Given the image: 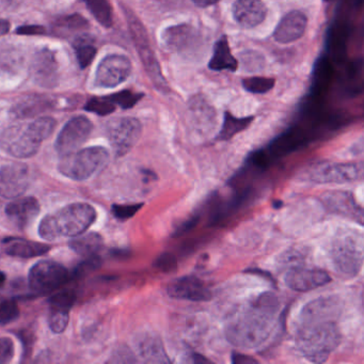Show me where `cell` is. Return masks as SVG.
<instances>
[{
	"label": "cell",
	"instance_id": "obj_1",
	"mask_svg": "<svg viewBox=\"0 0 364 364\" xmlns=\"http://www.w3.org/2000/svg\"><path fill=\"white\" fill-rule=\"evenodd\" d=\"M97 220V210L90 204L73 203L46 215L39 225V235L48 242L75 237L85 233Z\"/></svg>",
	"mask_w": 364,
	"mask_h": 364
},
{
	"label": "cell",
	"instance_id": "obj_2",
	"mask_svg": "<svg viewBox=\"0 0 364 364\" xmlns=\"http://www.w3.org/2000/svg\"><path fill=\"white\" fill-rule=\"evenodd\" d=\"M55 127L56 121L50 117L12 125L0 135V146L16 159H29L37 154L42 142L52 135Z\"/></svg>",
	"mask_w": 364,
	"mask_h": 364
},
{
	"label": "cell",
	"instance_id": "obj_3",
	"mask_svg": "<svg viewBox=\"0 0 364 364\" xmlns=\"http://www.w3.org/2000/svg\"><path fill=\"white\" fill-rule=\"evenodd\" d=\"M274 312L253 306L234 317L225 326L227 340L242 349H255L262 346L274 329Z\"/></svg>",
	"mask_w": 364,
	"mask_h": 364
},
{
	"label": "cell",
	"instance_id": "obj_4",
	"mask_svg": "<svg viewBox=\"0 0 364 364\" xmlns=\"http://www.w3.org/2000/svg\"><path fill=\"white\" fill-rule=\"evenodd\" d=\"M341 342L336 321H321L300 325L296 344L300 353L312 363H323Z\"/></svg>",
	"mask_w": 364,
	"mask_h": 364
},
{
	"label": "cell",
	"instance_id": "obj_5",
	"mask_svg": "<svg viewBox=\"0 0 364 364\" xmlns=\"http://www.w3.org/2000/svg\"><path fill=\"white\" fill-rule=\"evenodd\" d=\"M109 161V153L103 146H90L63 156L59 163V172L73 181L90 178L95 172L105 167Z\"/></svg>",
	"mask_w": 364,
	"mask_h": 364
},
{
	"label": "cell",
	"instance_id": "obj_6",
	"mask_svg": "<svg viewBox=\"0 0 364 364\" xmlns=\"http://www.w3.org/2000/svg\"><path fill=\"white\" fill-rule=\"evenodd\" d=\"M330 257L338 272L346 277H355L363 262L361 240L348 234L338 236L332 242Z\"/></svg>",
	"mask_w": 364,
	"mask_h": 364
},
{
	"label": "cell",
	"instance_id": "obj_7",
	"mask_svg": "<svg viewBox=\"0 0 364 364\" xmlns=\"http://www.w3.org/2000/svg\"><path fill=\"white\" fill-rule=\"evenodd\" d=\"M71 276V272L63 264L41 261L33 265L29 272V287L37 293H48L67 284Z\"/></svg>",
	"mask_w": 364,
	"mask_h": 364
},
{
	"label": "cell",
	"instance_id": "obj_8",
	"mask_svg": "<svg viewBox=\"0 0 364 364\" xmlns=\"http://www.w3.org/2000/svg\"><path fill=\"white\" fill-rule=\"evenodd\" d=\"M127 16L132 37H133V40L135 41L136 48H137L138 52H139L140 58H141L142 63H144L149 76H150L153 84L156 86V88L166 92L168 89L167 82H166L165 78H164L163 74H161V67H159L154 52H153L152 48H151L150 43H149L148 35H146L144 26L133 14L127 12Z\"/></svg>",
	"mask_w": 364,
	"mask_h": 364
},
{
	"label": "cell",
	"instance_id": "obj_9",
	"mask_svg": "<svg viewBox=\"0 0 364 364\" xmlns=\"http://www.w3.org/2000/svg\"><path fill=\"white\" fill-rule=\"evenodd\" d=\"M141 123L135 118L114 119L107 125V137L117 156H124L141 136Z\"/></svg>",
	"mask_w": 364,
	"mask_h": 364
},
{
	"label": "cell",
	"instance_id": "obj_10",
	"mask_svg": "<svg viewBox=\"0 0 364 364\" xmlns=\"http://www.w3.org/2000/svg\"><path fill=\"white\" fill-rule=\"evenodd\" d=\"M93 124L84 116L71 119L63 127L56 140L57 153L61 157L76 152L92 133Z\"/></svg>",
	"mask_w": 364,
	"mask_h": 364
},
{
	"label": "cell",
	"instance_id": "obj_11",
	"mask_svg": "<svg viewBox=\"0 0 364 364\" xmlns=\"http://www.w3.org/2000/svg\"><path fill=\"white\" fill-rule=\"evenodd\" d=\"M362 174V164H321L311 170L310 178L321 184H343L360 180Z\"/></svg>",
	"mask_w": 364,
	"mask_h": 364
},
{
	"label": "cell",
	"instance_id": "obj_12",
	"mask_svg": "<svg viewBox=\"0 0 364 364\" xmlns=\"http://www.w3.org/2000/svg\"><path fill=\"white\" fill-rule=\"evenodd\" d=\"M132 73V63L123 55H110L102 60L95 75V85L114 88L124 82Z\"/></svg>",
	"mask_w": 364,
	"mask_h": 364
},
{
	"label": "cell",
	"instance_id": "obj_13",
	"mask_svg": "<svg viewBox=\"0 0 364 364\" xmlns=\"http://www.w3.org/2000/svg\"><path fill=\"white\" fill-rule=\"evenodd\" d=\"M31 184L28 166L8 164L0 168V196L6 199H16L26 193Z\"/></svg>",
	"mask_w": 364,
	"mask_h": 364
},
{
	"label": "cell",
	"instance_id": "obj_14",
	"mask_svg": "<svg viewBox=\"0 0 364 364\" xmlns=\"http://www.w3.org/2000/svg\"><path fill=\"white\" fill-rule=\"evenodd\" d=\"M33 82L43 88H56L59 84V65L56 54L48 48L38 50L31 63Z\"/></svg>",
	"mask_w": 364,
	"mask_h": 364
},
{
	"label": "cell",
	"instance_id": "obj_15",
	"mask_svg": "<svg viewBox=\"0 0 364 364\" xmlns=\"http://www.w3.org/2000/svg\"><path fill=\"white\" fill-rule=\"evenodd\" d=\"M343 304L336 296H325L309 302L300 314V325L321 321H336L342 312Z\"/></svg>",
	"mask_w": 364,
	"mask_h": 364
},
{
	"label": "cell",
	"instance_id": "obj_16",
	"mask_svg": "<svg viewBox=\"0 0 364 364\" xmlns=\"http://www.w3.org/2000/svg\"><path fill=\"white\" fill-rule=\"evenodd\" d=\"M331 281L329 274L319 268L294 267L287 272L285 283L296 291H310Z\"/></svg>",
	"mask_w": 364,
	"mask_h": 364
},
{
	"label": "cell",
	"instance_id": "obj_17",
	"mask_svg": "<svg viewBox=\"0 0 364 364\" xmlns=\"http://www.w3.org/2000/svg\"><path fill=\"white\" fill-rule=\"evenodd\" d=\"M167 293L170 297L189 301H208L213 297L212 291L203 281L193 276L183 277L174 281L168 285Z\"/></svg>",
	"mask_w": 364,
	"mask_h": 364
},
{
	"label": "cell",
	"instance_id": "obj_18",
	"mask_svg": "<svg viewBox=\"0 0 364 364\" xmlns=\"http://www.w3.org/2000/svg\"><path fill=\"white\" fill-rule=\"evenodd\" d=\"M267 8L262 0H236L233 5L234 20L245 28H252L265 20Z\"/></svg>",
	"mask_w": 364,
	"mask_h": 364
},
{
	"label": "cell",
	"instance_id": "obj_19",
	"mask_svg": "<svg viewBox=\"0 0 364 364\" xmlns=\"http://www.w3.org/2000/svg\"><path fill=\"white\" fill-rule=\"evenodd\" d=\"M308 20L301 11L289 12L281 20L274 33V38L281 44L297 41L306 31Z\"/></svg>",
	"mask_w": 364,
	"mask_h": 364
},
{
	"label": "cell",
	"instance_id": "obj_20",
	"mask_svg": "<svg viewBox=\"0 0 364 364\" xmlns=\"http://www.w3.org/2000/svg\"><path fill=\"white\" fill-rule=\"evenodd\" d=\"M198 33L193 26L183 24L171 26L161 33V44L166 50L172 53L184 52L188 50L197 39Z\"/></svg>",
	"mask_w": 364,
	"mask_h": 364
},
{
	"label": "cell",
	"instance_id": "obj_21",
	"mask_svg": "<svg viewBox=\"0 0 364 364\" xmlns=\"http://www.w3.org/2000/svg\"><path fill=\"white\" fill-rule=\"evenodd\" d=\"M50 250V246L33 242V240H23V238H6L1 242V251L8 257H18V259H33L41 257Z\"/></svg>",
	"mask_w": 364,
	"mask_h": 364
},
{
	"label": "cell",
	"instance_id": "obj_22",
	"mask_svg": "<svg viewBox=\"0 0 364 364\" xmlns=\"http://www.w3.org/2000/svg\"><path fill=\"white\" fill-rule=\"evenodd\" d=\"M40 204L36 198L27 197L8 204L6 215L18 228H26L39 215Z\"/></svg>",
	"mask_w": 364,
	"mask_h": 364
},
{
	"label": "cell",
	"instance_id": "obj_23",
	"mask_svg": "<svg viewBox=\"0 0 364 364\" xmlns=\"http://www.w3.org/2000/svg\"><path fill=\"white\" fill-rule=\"evenodd\" d=\"M136 350L146 363H170L161 338L152 333H144L136 340Z\"/></svg>",
	"mask_w": 364,
	"mask_h": 364
},
{
	"label": "cell",
	"instance_id": "obj_24",
	"mask_svg": "<svg viewBox=\"0 0 364 364\" xmlns=\"http://www.w3.org/2000/svg\"><path fill=\"white\" fill-rule=\"evenodd\" d=\"M325 203L327 204L329 210L340 213L345 216L353 217L355 220H359L362 225L363 212H362V208L355 203V199L350 193H343V191L329 193V195L325 197Z\"/></svg>",
	"mask_w": 364,
	"mask_h": 364
},
{
	"label": "cell",
	"instance_id": "obj_25",
	"mask_svg": "<svg viewBox=\"0 0 364 364\" xmlns=\"http://www.w3.org/2000/svg\"><path fill=\"white\" fill-rule=\"evenodd\" d=\"M304 137L300 132L291 131L277 138L267 150L264 151L269 161L280 159L297 150L304 144Z\"/></svg>",
	"mask_w": 364,
	"mask_h": 364
},
{
	"label": "cell",
	"instance_id": "obj_26",
	"mask_svg": "<svg viewBox=\"0 0 364 364\" xmlns=\"http://www.w3.org/2000/svg\"><path fill=\"white\" fill-rule=\"evenodd\" d=\"M237 60L234 58L230 50L227 37H223L214 46V54L208 63V68L213 71H231L237 70Z\"/></svg>",
	"mask_w": 364,
	"mask_h": 364
},
{
	"label": "cell",
	"instance_id": "obj_27",
	"mask_svg": "<svg viewBox=\"0 0 364 364\" xmlns=\"http://www.w3.org/2000/svg\"><path fill=\"white\" fill-rule=\"evenodd\" d=\"M69 245L70 248L75 251L77 255L88 257L99 255L100 251L103 248L104 242L99 233L91 232V233H82L75 236Z\"/></svg>",
	"mask_w": 364,
	"mask_h": 364
},
{
	"label": "cell",
	"instance_id": "obj_28",
	"mask_svg": "<svg viewBox=\"0 0 364 364\" xmlns=\"http://www.w3.org/2000/svg\"><path fill=\"white\" fill-rule=\"evenodd\" d=\"M52 106V102L44 97H29L14 106V112L18 118H28L40 114Z\"/></svg>",
	"mask_w": 364,
	"mask_h": 364
},
{
	"label": "cell",
	"instance_id": "obj_29",
	"mask_svg": "<svg viewBox=\"0 0 364 364\" xmlns=\"http://www.w3.org/2000/svg\"><path fill=\"white\" fill-rule=\"evenodd\" d=\"M252 120V117L236 118L230 112H225V120H223V127H221L220 133L218 135V140L227 141V140L232 139L236 134L246 129L251 124Z\"/></svg>",
	"mask_w": 364,
	"mask_h": 364
},
{
	"label": "cell",
	"instance_id": "obj_30",
	"mask_svg": "<svg viewBox=\"0 0 364 364\" xmlns=\"http://www.w3.org/2000/svg\"><path fill=\"white\" fill-rule=\"evenodd\" d=\"M73 46L80 68L85 69L90 65L97 55V48L93 44V40L88 36H84V37L77 38L74 41Z\"/></svg>",
	"mask_w": 364,
	"mask_h": 364
},
{
	"label": "cell",
	"instance_id": "obj_31",
	"mask_svg": "<svg viewBox=\"0 0 364 364\" xmlns=\"http://www.w3.org/2000/svg\"><path fill=\"white\" fill-rule=\"evenodd\" d=\"M23 54L16 46H0V68L6 71H18L23 65Z\"/></svg>",
	"mask_w": 364,
	"mask_h": 364
},
{
	"label": "cell",
	"instance_id": "obj_32",
	"mask_svg": "<svg viewBox=\"0 0 364 364\" xmlns=\"http://www.w3.org/2000/svg\"><path fill=\"white\" fill-rule=\"evenodd\" d=\"M87 7L102 26L109 28L112 25V6L108 0H85Z\"/></svg>",
	"mask_w": 364,
	"mask_h": 364
},
{
	"label": "cell",
	"instance_id": "obj_33",
	"mask_svg": "<svg viewBox=\"0 0 364 364\" xmlns=\"http://www.w3.org/2000/svg\"><path fill=\"white\" fill-rule=\"evenodd\" d=\"M70 311L50 308L48 326L54 333H63L67 329L70 321Z\"/></svg>",
	"mask_w": 364,
	"mask_h": 364
},
{
	"label": "cell",
	"instance_id": "obj_34",
	"mask_svg": "<svg viewBox=\"0 0 364 364\" xmlns=\"http://www.w3.org/2000/svg\"><path fill=\"white\" fill-rule=\"evenodd\" d=\"M77 299V294L73 289L60 291L48 299L50 308L70 311Z\"/></svg>",
	"mask_w": 364,
	"mask_h": 364
},
{
	"label": "cell",
	"instance_id": "obj_35",
	"mask_svg": "<svg viewBox=\"0 0 364 364\" xmlns=\"http://www.w3.org/2000/svg\"><path fill=\"white\" fill-rule=\"evenodd\" d=\"M116 103L112 97H95L87 103L86 110L99 114V116H108L116 109Z\"/></svg>",
	"mask_w": 364,
	"mask_h": 364
},
{
	"label": "cell",
	"instance_id": "obj_36",
	"mask_svg": "<svg viewBox=\"0 0 364 364\" xmlns=\"http://www.w3.org/2000/svg\"><path fill=\"white\" fill-rule=\"evenodd\" d=\"M242 86L248 92L264 95L274 88V80L266 77H249L242 80Z\"/></svg>",
	"mask_w": 364,
	"mask_h": 364
},
{
	"label": "cell",
	"instance_id": "obj_37",
	"mask_svg": "<svg viewBox=\"0 0 364 364\" xmlns=\"http://www.w3.org/2000/svg\"><path fill=\"white\" fill-rule=\"evenodd\" d=\"M142 206H144L142 203L114 204L112 206V213L118 220H129L139 212Z\"/></svg>",
	"mask_w": 364,
	"mask_h": 364
},
{
	"label": "cell",
	"instance_id": "obj_38",
	"mask_svg": "<svg viewBox=\"0 0 364 364\" xmlns=\"http://www.w3.org/2000/svg\"><path fill=\"white\" fill-rule=\"evenodd\" d=\"M20 316V309L16 306V302L3 301L0 302V325H7L12 323Z\"/></svg>",
	"mask_w": 364,
	"mask_h": 364
},
{
	"label": "cell",
	"instance_id": "obj_39",
	"mask_svg": "<svg viewBox=\"0 0 364 364\" xmlns=\"http://www.w3.org/2000/svg\"><path fill=\"white\" fill-rule=\"evenodd\" d=\"M330 70L331 68L327 60L323 59L317 63L314 73V86L316 87L317 90L323 91V89L327 87L330 78Z\"/></svg>",
	"mask_w": 364,
	"mask_h": 364
},
{
	"label": "cell",
	"instance_id": "obj_40",
	"mask_svg": "<svg viewBox=\"0 0 364 364\" xmlns=\"http://www.w3.org/2000/svg\"><path fill=\"white\" fill-rule=\"evenodd\" d=\"M142 97L144 95H138V93L125 90L112 95V99L114 100L116 105L121 106L123 109H129V108L134 107Z\"/></svg>",
	"mask_w": 364,
	"mask_h": 364
},
{
	"label": "cell",
	"instance_id": "obj_41",
	"mask_svg": "<svg viewBox=\"0 0 364 364\" xmlns=\"http://www.w3.org/2000/svg\"><path fill=\"white\" fill-rule=\"evenodd\" d=\"M88 22L82 16L74 14V16H65L57 22L56 28L60 31H73L87 26Z\"/></svg>",
	"mask_w": 364,
	"mask_h": 364
},
{
	"label": "cell",
	"instance_id": "obj_42",
	"mask_svg": "<svg viewBox=\"0 0 364 364\" xmlns=\"http://www.w3.org/2000/svg\"><path fill=\"white\" fill-rule=\"evenodd\" d=\"M156 269L163 272H172L178 268V261L172 253L164 252L153 263Z\"/></svg>",
	"mask_w": 364,
	"mask_h": 364
},
{
	"label": "cell",
	"instance_id": "obj_43",
	"mask_svg": "<svg viewBox=\"0 0 364 364\" xmlns=\"http://www.w3.org/2000/svg\"><path fill=\"white\" fill-rule=\"evenodd\" d=\"M101 265L102 259L99 255L85 257V261H82V263L74 269L73 276H82V274H86L87 272L97 269V268L101 267Z\"/></svg>",
	"mask_w": 364,
	"mask_h": 364
},
{
	"label": "cell",
	"instance_id": "obj_44",
	"mask_svg": "<svg viewBox=\"0 0 364 364\" xmlns=\"http://www.w3.org/2000/svg\"><path fill=\"white\" fill-rule=\"evenodd\" d=\"M14 343L10 338H0V364L9 363L14 357Z\"/></svg>",
	"mask_w": 364,
	"mask_h": 364
},
{
	"label": "cell",
	"instance_id": "obj_45",
	"mask_svg": "<svg viewBox=\"0 0 364 364\" xmlns=\"http://www.w3.org/2000/svg\"><path fill=\"white\" fill-rule=\"evenodd\" d=\"M108 362L112 363H134L137 362L135 355L132 353L131 349L127 347H119L114 353H112V359Z\"/></svg>",
	"mask_w": 364,
	"mask_h": 364
},
{
	"label": "cell",
	"instance_id": "obj_46",
	"mask_svg": "<svg viewBox=\"0 0 364 364\" xmlns=\"http://www.w3.org/2000/svg\"><path fill=\"white\" fill-rule=\"evenodd\" d=\"M199 216H193L191 217V218H189L188 220L183 223L182 225H181L180 227L176 229V233H174V236L183 235V234L187 233V232L193 230V228L198 225V223H199Z\"/></svg>",
	"mask_w": 364,
	"mask_h": 364
},
{
	"label": "cell",
	"instance_id": "obj_47",
	"mask_svg": "<svg viewBox=\"0 0 364 364\" xmlns=\"http://www.w3.org/2000/svg\"><path fill=\"white\" fill-rule=\"evenodd\" d=\"M46 28L42 26H22L16 31L18 35L33 36L43 35L46 33Z\"/></svg>",
	"mask_w": 364,
	"mask_h": 364
},
{
	"label": "cell",
	"instance_id": "obj_48",
	"mask_svg": "<svg viewBox=\"0 0 364 364\" xmlns=\"http://www.w3.org/2000/svg\"><path fill=\"white\" fill-rule=\"evenodd\" d=\"M232 362L235 364L257 363L255 358L240 353H232Z\"/></svg>",
	"mask_w": 364,
	"mask_h": 364
},
{
	"label": "cell",
	"instance_id": "obj_49",
	"mask_svg": "<svg viewBox=\"0 0 364 364\" xmlns=\"http://www.w3.org/2000/svg\"><path fill=\"white\" fill-rule=\"evenodd\" d=\"M219 1L220 0H193V3L200 8L210 7V6L215 5V4L219 3Z\"/></svg>",
	"mask_w": 364,
	"mask_h": 364
},
{
	"label": "cell",
	"instance_id": "obj_50",
	"mask_svg": "<svg viewBox=\"0 0 364 364\" xmlns=\"http://www.w3.org/2000/svg\"><path fill=\"white\" fill-rule=\"evenodd\" d=\"M1 1L9 9H16L23 3V0H1Z\"/></svg>",
	"mask_w": 364,
	"mask_h": 364
},
{
	"label": "cell",
	"instance_id": "obj_51",
	"mask_svg": "<svg viewBox=\"0 0 364 364\" xmlns=\"http://www.w3.org/2000/svg\"><path fill=\"white\" fill-rule=\"evenodd\" d=\"M10 31V23L6 20H0V37Z\"/></svg>",
	"mask_w": 364,
	"mask_h": 364
},
{
	"label": "cell",
	"instance_id": "obj_52",
	"mask_svg": "<svg viewBox=\"0 0 364 364\" xmlns=\"http://www.w3.org/2000/svg\"><path fill=\"white\" fill-rule=\"evenodd\" d=\"M193 360L195 363H203V362H210V360L202 357L201 355H198V353H193Z\"/></svg>",
	"mask_w": 364,
	"mask_h": 364
},
{
	"label": "cell",
	"instance_id": "obj_53",
	"mask_svg": "<svg viewBox=\"0 0 364 364\" xmlns=\"http://www.w3.org/2000/svg\"><path fill=\"white\" fill-rule=\"evenodd\" d=\"M325 1H331V0H325Z\"/></svg>",
	"mask_w": 364,
	"mask_h": 364
}]
</instances>
